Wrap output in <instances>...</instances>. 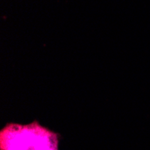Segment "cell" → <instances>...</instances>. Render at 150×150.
I'll list each match as a JSON object with an SVG mask.
<instances>
[{"label":"cell","mask_w":150,"mask_h":150,"mask_svg":"<svg viewBox=\"0 0 150 150\" xmlns=\"http://www.w3.org/2000/svg\"><path fill=\"white\" fill-rule=\"evenodd\" d=\"M59 135L37 120L27 125L7 123L0 130V150H59Z\"/></svg>","instance_id":"cell-1"}]
</instances>
